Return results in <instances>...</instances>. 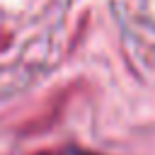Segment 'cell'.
<instances>
[{
  "instance_id": "obj_1",
  "label": "cell",
  "mask_w": 155,
  "mask_h": 155,
  "mask_svg": "<svg viewBox=\"0 0 155 155\" xmlns=\"http://www.w3.org/2000/svg\"><path fill=\"white\" fill-rule=\"evenodd\" d=\"M39 155H94V153H87V150H82V148L70 145V148H53V150H44V153H39Z\"/></svg>"
}]
</instances>
